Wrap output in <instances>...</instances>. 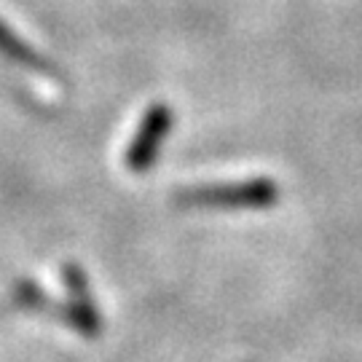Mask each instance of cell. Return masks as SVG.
Here are the masks:
<instances>
[{
  "instance_id": "cell-1",
  "label": "cell",
  "mask_w": 362,
  "mask_h": 362,
  "mask_svg": "<svg viewBox=\"0 0 362 362\" xmlns=\"http://www.w3.org/2000/svg\"><path fill=\"white\" fill-rule=\"evenodd\" d=\"M180 202L188 204V207H207V209H258V207H269V204L276 202V185L272 180L209 185V188H196V191L182 194Z\"/></svg>"
},
{
  "instance_id": "cell-2",
  "label": "cell",
  "mask_w": 362,
  "mask_h": 362,
  "mask_svg": "<svg viewBox=\"0 0 362 362\" xmlns=\"http://www.w3.org/2000/svg\"><path fill=\"white\" fill-rule=\"evenodd\" d=\"M169 127H172V113L167 105H153L143 116V124L132 140L129 151H127V167L132 172H145L153 164L156 153L161 151V143L167 137Z\"/></svg>"
},
{
  "instance_id": "cell-3",
  "label": "cell",
  "mask_w": 362,
  "mask_h": 362,
  "mask_svg": "<svg viewBox=\"0 0 362 362\" xmlns=\"http://www.w3.org/2000/svg\"><path fill=\"white\" fill-rule=\"evenodd\" d=\"M0 54L6 57V59H11L16 65L22 67H30V70H40V73H54V65H49L40 54H35L27 43L13 35L11 30H6V27L0 25Z\"/></svg>"
}]
</instances>
